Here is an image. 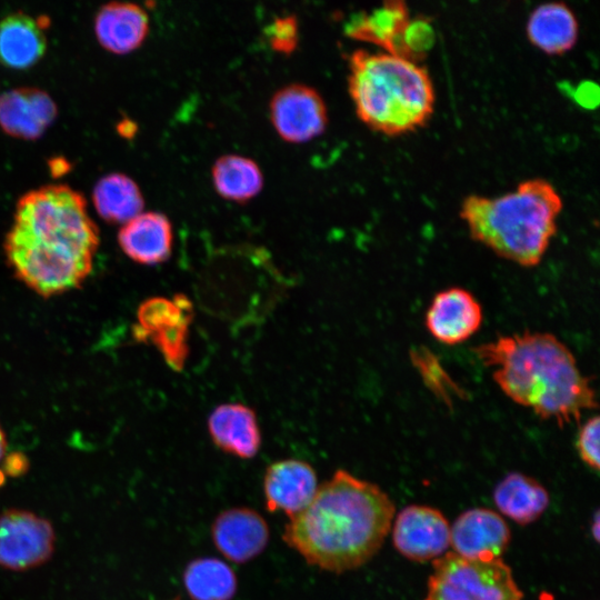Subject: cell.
I'll list each match as a JSON object with an SVG mask.
<instances>
[{"instance_id":"d6986e66","label":"cell","mask_w":600,"mask_h":600,"mask_svg":"<svg viewBox=\"0 0 600 600\" xmlns=\"http://www.w3.org/2000/svg\"><path fill=\"white\" fill-rule=\"evenodd\" d=\"M149 29L147 12L138 4L110 2L98 11L94 33L99 43L108 51L123 54L137 49L146 39Z\"/></svg>"},{"instance_id":"484cf974","label":"cell","mask_w":600,"mask_h":600,"mask_svg":"<svg viewBox=\"0 0 600 600\" xmlns=\"http://www.w3.org/2000/svg\"><path fill=\"white\" fill-rule=\"evenodd\" d=\"M411 359L422 376L424 383L439 398L449 403L451 397L459 393L454 381L448 376L438 359L428 350L423 348L413 350Z\"/></svg>"},{"instance_id":"4316f807","label":"cell","mask_w":600,"mask_h":600,"mask_svg":"<svg viewBox=\"0 0 600 600\" xmlns=\"http://www.w3.org/2000/svg\"><path fill=\"white\" fill-rule=\"evenodd\" d=\"M266 34L273 50L291 53L298 44V21L293 16L279 17L268 26Z\"/></svg>"},{"instance_id":"7a4b0ae2","label":"cell","mask_w":600,"mask_h":600,"mask_svg":"<svg viewBox=\"0 0 600 600\" xmlns=\"http://www.w3.org/2000/svg\"><path fill=\"white\" fill-rule=\"evenodd\" d=\"M393 516L392 500L377 484L338 469L289 519L282 539L310 566L342 573L379 551Z\"/></svg>"},{"instance_id":"7402d4cb","label":"cell","mask_w":600,"mask_h":600,"mask_svg":"<svg viewBox=\"0 0 600 600\" xmlns=\"http://www.w3.org/2000/svg\"><path fill=\"white\" fill-rule=\"evenodd\" d=\"M493 501L501 513L519 524H528L544 512L549 494L537 480L512 472L496 486Z\"/></svg>"},{"instance_id":"2e32d148","label":"cell","mask_w":600,"mask_h":600,"mask_svg":"<svg viewBox=\"0 0 600 600\" xmlns=\"http://www.w3.org/2000/svg\"><path fill=\"white\" fill-rule=\"evenodd\" d=\"M411 24L409 10L402 1H387L371 12H361L347 23V33L358 40L374 43L386 52L409 58L406 36Z\"/></svg>"},{"instance_id":"ffe728a7","label":"cell","mask_w":600,"mask_h":600,"mask_svg":"<svg viewBox=\"0 0 600 600\" xmlns=\"http://www.w3.org/2000/svg\"><path fill=\"white\" fill-rule=\"evenodd\" d=\"M531 44L546 54L559 56L571 50L579 37V23L572 10L563 2L538 6L526 26Z\"/></svg>"},{"instance_id":"ac0fdd59","label":"cell","mask_w":600,"mask_h":600,"mask_svg":"<svg viewBox=\"0 0 600 600\" xmlns=\"http://www.w3.org/2000/svg\"><path fill=\"white\" fill-rule=\"evenodd\" d=\"M192 317L191 301L182 293L176 294L174 303L159 312L138 338L150 340L167 364L181 371L189 354L188 336Z\"/></svg>"},{"instance_id":"4fadbf2b","label":"cell","mask_w":600,"mask_h":600,"mask_svg":"<svg viewBox=\"0 0 600 600\" xmlns=\"http://www.w3.org/2000/svg\"><path fill=\"white\" fill-rule=\"evenodd\" d=\"M314 469L299 459H283L268 466L263 496L269 512H283L289 519L302 511L318 489Z\"/></svg>"},{"instance_id":"5bb4252c","label":"cell","mask_w":600,"mask_h":600,"mask_svg":"<svg viewBox=\"0 0 600 600\" xmlns=\"http://www.w3.org/2000/svg\"><path fill=\"white\" fill-rule=\"evenodd\" d=\"M57 106L37 88H18L0 96V127L12 137L36 139L52 123Z\"/></svg>"},{"instance_id":"44dd1931","label":"cell","mask_w":600,"mask_h":600,"mask_svg":"<svg viewBox=\"0 0 600 600\" xmlns=\"http://www.w3.org/2000/svg\"><path fill=\"white\" fill-rule=\"evenodd\" d=\"M46 37L40 21L22 12L0 20V62L12 69H27L46 51Z\"/></svg>"},{"instance_id":"4dcf8cb0","label":"cell","mask_w":600,"mask_h":600,"mask_svg":"<svg viewBox=\"0 0 600 600\" xmlns=\"http://www.w3.org/2000/svg\"><path fill=\"white\" fill-rule=\"evenodd\" d=\"M6 452V439L4 434L0 428V460L2 459L3 454Z\"/></svg>"},{"instance_id":"f546056e","label":"cell","mask_w":600,"mask_h":600,"mask_svg":"<svg viewBox=\"0 0 600 600\" xmlns=\"http://www.w3.org/2000/svg\"><path fill=\"white\" fill-rule=\"evenodd\" d=\"M599 516L597 513L594 517L593 526L591 528V532L597 541L599 540Z\"/></svg>"},{"instance_id":"7c38bea8","label":"cell","mask_w":600,"mask_h":600,"mask_svg":"<svg viewBox=\"0 0 600 600\" xmlns=\"http://www.w3.org/2000/svg\"><path fill=\"white\" fill-rule=\"evenodd\" d=\"M509 541L510 530L506 521L490 509L467 510L450 528L453 552L468 559H500Z\"/></svg>"},{"instance_id":"d4e9b609","label":"cell","mask_w":600,"mask_h":600,"mask_svg":"<svg viewBox=\"0 0 600 600\" xmlns=\"http://www.w3.org/2000/svg\"><path fill=\"white\" fill-rule=\"evenodd\" d=\"M211 177L219 196L237 202L253 198L263 186L259 166L252 159L239 154H226L217 159Z\"/></svg>"},{"instance_id":"83f0119b","label":"cell","mask_w":600,"mask_h":600,"mask_svg":"<svg viewBox=\"0 0 600 600\" xmlns=\"http://www.w3.org/2000/svg\"><path fill=\"white\" fill-rule=\"evenodd\" d=\"M599 417L588 419L580 428L577 438V450L581 460L591 469L599 470Z\"/></svg>"},{"instance_id":"603a6c76","label":"cell","mask_w":600,"mask_h":600,"mask_svg":"<svg viewBox=\"0 0 600 600\" xmlns=\"http://www.w3.org/2000/svg\"><path fill=\"white\" fill-rule=\"evenodd\" d=\"M182 581L191 600H231L238 588L231 567L213 557L190 561L183 570Z\"/></svg>"},{"instance_id":"9c48e42d","label":"cell","mask_w":600,"mask_h":600,"mask_svg":"<svg viewBox=\"0 0 600 600\" xmlns=\"http://www.w3.org/2000/svg\"><path fill=\"white\" fill-rule=\"evenodd\" d=\"M394 548L412 561L437 559L450 546V526L437 509L409 506L402 509L392 531Z\"/></svg>"},{"instance_id":"9a60e30c","label":"cell","mask_w":600,"mask_h":600,"mask_svg":"<svg viewBox=\"0 0 600 600\" xmlns=\"http://www.w3.org/2000/svg\"><path fill=\"white\" fill-rule=\"evenodd\" d=\"M208 430L216 447L240 459L256 457L261 446L257 414L242 403L218 406L208 418Z\"/></svg>"},{"instance_id":"6da1fadb","label":"cell","mask_w":600,"mask_h":600,"mask_svg":"<svg viewBox=\"0 0 600 600\" xmlns=\"http://www.w3.org/2000/svg\"><path fill=\"white\" fill-rule=\"evenodd\" d=\"M98 244V229L82 194L64 184H51L19 199L4 251L26 286L51 297L84 281Z\"/></svg>"},{"instance_id":"8fae6325","label":"cell","mask_w":600,"mask_h":600,"mask_svg":"<svg viewBox=\"0 0 600 600\" xmlns=\"http://www.w3.org/2000/svg\"><path fill=\"white\" fill-rule=\"evenodd\" d=\"M482 318V308L474 296L463 288L452 287L433 297L424 323L436 340L453 346L473 336Z\"/></svg>"},{"instance_id":"277c9868","label":"cell","mask_w":600,"mask_h":600,"mask_svg":"<svg viewBox=\"0 0 600 600\" xmlns=\"http://www.w3.org/2000/svg\"><path fill=\"white\" fill-rule=\"evenodd\" d=\"M562 206L557 189L534 178L499 197H466L460 218L474 241L503 259L531 268L540 263L556 234Z\"/></svg>"},{"instance_id":"f1b7e54d","label":"cell","mask_w":600,"mask_h":600,"mask_svg":"<svg viewBox=\"0 0 600 600\" xmlns=\"http://www.w3.org/2000/svg\"><path fill=\"white\" fill-rule=\"evenodd\" d=\"M6 464H7V472L10 473V474L17 476V474L22 472L23 464H26V462H23L21 456H19V457L18 456H11L7 460Z\"/></svg>"},{"instance_id":"e0dca14e","label":"cell","mask_w":600,"mask_h":600,"mask_svg":"<svg viewBox=\"0 0 600 600\" xmlns=\"http://www.w3.org/2000/svg\"><path fill=\"white\" fill-rule=\"evenodd\" d=\"M172 227L159 212H141L121 227L118 241L133 261L154 266L164 262L172 250Z\"/></svg>"},{"instance_id":"5b68a950","label":"cell","mask_w":600,"mask_h":600,"mask_svg":"<svg viewBox=\"0 0 600 600\" xmlns=\"http://www.w3.org/2000/svg\"><path fill=\"white\" fill-rule=\"evenodd\" d=\"M348 86L359 119L386 136L414 131L433 113L436 94L429 72L398 54L354 51Z\"/></svg>"},{"instance_id":"ba28073f","label":"cell","mask_w":600,"mask_h":600,"mask_svg":"<svg viewBox=\"0 0 600 600\" xmlns=\"http://www.w3.org/2000/svg\"><path fill=\"white\" fill-rule=\"evenodd\" d=\"M270 118L278 134L293 143L306 142L319 136L328 122L321 96L300 83L283 87L273 94Z\"/></svg>"},{"instance_id":"8992f818","label":"cell","mask_w":600,"mask_h":600,"mask_svg":"<svg viewBox=\"0 0 600 600\" xmlns=\"http://www.w3.org/2000/svg\"><path fill=\"white\" fill-rule=\"evenodd\" d=\"M424 600H522L502 559L478 560L448 552L434 559Z\"/></svg>"},{"instance_id":"30bf717a","label":"cell","mask_w":600,"mask_h":600,"mask_svg":"<svg viewBox=\"0 0 600 600\" xmlns=\"http://www.w3.org/2000/svg\"><path fill=\"white\" fill-rule=\"evenodd\" d=\"M211 538L218 551L229 561L246 563L258 557L269 541L264 518L246 507L221 511L211 524Z\"/></svg>"},{"instance_id":"cb8c5ba5","label":"cell","mask_w":600,"mask_h":600,"mask_svg":"<svg viewBox=\"0 0 600 600\" xmlns=\"http://www.w3.org/2000/svg\"><path fill=\"white\" fill-rule=\"evenodd\" d=\"M93 204L101 218L112 223H126L143 209V197L138 184L122 173L102 177L92 192Z\"/></svg>"},{"instance_id":"52a82bcc","label":"cell","mask_w":600,"mask_h":600,"mask_svg":"<svg viewBox=\"0 0 600 600\" xmlns=\"http://www.w3.org/2000/svg\"><path fill=\"white\" fill-rule=\"evenodd\" d=\"M54 549L51 523L33 512L9 509L0 514V566L21 571L46 562Z\"/></svg>"},{"instance_id":"3957f363","label":"cell","mask_w":600,"mask_h":600,"mask_svg":"<svg viewBox=\"0 0 600 600\" xmlns=\"http://www.w3.org/2000/svg\"><path fill=\"white\" fill-rule=\"evenodd\" d=\"M474 352L502 392L559 426L597 407L596 392L569 348L548 332L501 336Z\"/></svg>"}]
</instances>
